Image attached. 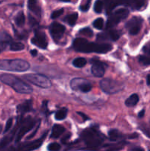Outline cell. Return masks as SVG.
Instances as JSON below:
<instances>
[{"mask_svg":"<svg viewBox=\"0 0 150 151\" xmlns=\"http://www.w3.org/2000/svg\"><path fill=\"white\" fill-rule=\"evenodd\" d=\"M74 50L79 52H96L99 54L107 53L113 50V46L107 43H93L82 38H75L72 44Z\"/></svg>","mask_w":150,"mask_h":151,"instance_id":"cell-1","label":"cell"},{"mask_svg":"<svg viewBox=\"0 0 150 151\" xmlns=\"http://www.w3.org/2000/svg\"><path fill=\"white\" fill-rule=\"evenodd\" d=\"M0 81L3 83L11 87L16 92L20 93V94H31L33 91L32 88L29 84L25 83L24 81H21L19 78H16L14 75L3 74L0 76Z\"/></svg>","mask_w":150,"mask_h":151,"instance_id":"cell-2","label":"cell"},{"mask_svg":"<svg viewBox=\"0 0 150 151\" xmlns=\"http://www.w3.org/2000/svg\"><path fill=\"white\" fill-rule=\"evenodd\" d=\"M30 65L29 62L22 59L0 60V70L24 72L27 71Z\"/></svg>","mask_w":150,"mask_h":151,"instance_id":"cell-3","label":"cell"},{"mask_svg":"<svg viewBox=\"0 0 150 151\" xmlns=\"http://www.w3.org/2000/svg\"><path fill=\"white\" fill-rule=\"evenodd\" d=\"M82 139L87 146L96 147L100 145L105 139V137L99 132L96 128H91L85 130L82 133Z\"/></svg>","mask_w":150,"mask_h":151,"instance_id":"cell-4","label":"cell"},{"mask_svg":"<svg viewBox=\"0 0 150 151\" xmlns=\"http://www.w3.org/2000/svg\"><path fill=\"white\" fill-rule=\"evenodd\" d=\"M107 12H111L119 5L129 7L133 10H139L144 7L146 0H105Z\"/></svg>","mask_w":150,"mask_h":151,"instance_id":"cell-5","label":"cell"},{"mask_svg":"<svg viewBox=\"0 0 150 151\" xmlns=\"http://www.w3.org/2000/svg\"><path fill=\"white\" fill-rule=\"evenodd\" d=\"M101 89L107 94H114L121 91L124 87L122 82L111 79V78H104L100 81Z\"/></svg>","mask_w":150,"mask_h":151,"instance_id":"cell-6","label":"cell"},{"mask_svg":"<svg viewBox=\"0 0 150 151\" xmlns=\"http://www.w3.org/2000/svg\"><path fill=\"white\" fill-rule=\"evenodd\" d=\"M24 78L33 85L41 88H49L51 86V82L49 78L40 74H29Z\"/></svg>","mask_w":150,"mask_h":151,"instance_id":"cell-7","label":"cell"},{"mask_svg":"<svg viewBox=\"0 0 150 151\" xmlns=\"http://www.w3.org/2000/svg\"><path fill=\"white\" fill-rule=\"evenodd\" d=\"M129 13V10L126 8H121L119 10H116L113 14H111L107 19V24H106V28L107 29H110L112 27H114L119 23H120L121 21L124 20L128 16Z\"/></svg>","mask_w":150,"mask_h":151,"instance_id":"cell-8","label":"cell"},{"mask_svg":"<svg viewBox=\"0 0 150 151\" xmlns=\"http://www.w3.org/2000/svg\"><path fill=\"white\" fill-rule=\"evenodd\" d=\"M71 88L74 91H80L82 93H88L92 89V85L87 80L76 78L71 80L70 83Z\"/></svg>","mask_w":150,"mask_h":151,"instance_id":"cell-9","label":"cell"},{"mask_svg":"<svg viewBox=\"0 0 150 151\" xmlns=\"http://www.w3.org/2000/svg\"><path fill=\"white\" fill-rule=\"evenodd\" d=\"M143 19L139 16H134L129 19L125 24V27L127 29L129 33L132 35H137L141 31L143 24Z\"/></svg>","mask_w":150,"mask_h":151,"instance_id":"cell-10","label":"cell"},{"mask_svg":"<svg viewBox=\"0 0 150 151\" xmlns=\"http://www.w3.org/2000/svg\"><path fill=\"white\" fill-rule=\"evenodd\" d=\"M35 126V120L31 117H28L22 121L21 126L19 128L16 137V142H19L21 141L24 136L27 132L30 131Z\"/></svg>","mask_w":150,"mask_h":151,"instance_id":"cell-11","label":"cell"},{"mask_svg":"<svg viewBox=\"0 0 150 151\" xmlns=\"http://www.w3.org/2000/svg\"><path fill=\"white\" fill-rule=\"evenodd\" d=\"M91 63L92 64L91 73L93 74V75L96 78L102 77L106 72V69L107 67V63L98 59H92L91 60Z\"/></svg>","mask_w":150,"mask_h":151,"instance_id":"cell-12","label":"cell"},{"mask_svg":"<svg viewBox=\"0 0 150 151\" xmlns=\"http://www.w3.org/2000/svg\"><path fill=\"white\" fill-rule=\"evenodd\" d=\"M49 32L54 41L57 42L61 39L62 37L64 35L66 32V27L60 23L54 22L50 25Z\"/></svg>","mask_w":150,"mask_h":151,"instance_id":"cell-13","label":"cell"},{"mask_svg":"<svg viewBox=\"0 0 150 151\" xmlns=\"http://www.w3.org/2000/svg\"><path fill=\"white\" fill-rule=\"evenodd\" d=\"M31 42L34 45L37 46L41 49H44V50L46 49L47 46H48L46 35L44 33V32L38 29H35V35L31 39Z\"/></svg>","mask_w":150,"mask_h":151,"instance_id":"cell-14","label":"cell"},{"mask_svg":"<svg viewBox=\"0 0 150 151\" xmlns=\"http://www.w3.org/2000/svg\"><path fill=\"white\" fill-rule=\"evenodd\" d=\"M121 32L119 31L116 30V29H110L107 32H101L97 35V41H116L120 38Z\"/></svg>","mask_w":150,"mask_h":151,"instance_id":"cell-15","label":"cell"},{"mask_svg":"<svg viewBox=\"0 0 150 151\" xmlns=\"http://www.w3.org/2000/svg\"><path fill=\"white\" fill-rule=\"evenodd\" d=\"M46 135H47V131L46 133H44V134L42 135V137H41L40 139H38L37 140H35V141L33 142H31L26 143V144H25L24 145L19 147V149L22 150H36V149L39 148V147L41 146V145L43 144V142H44Z\"/></svg>","mask_w":150,"mask_h":151,"instance_id":"cell-16","label":"cell"},{"mask_svg":"<svg viewBox=\"0 0 150 151\" xmlns=\"http://www.w3.org/2000/svg\"><path fill=\"white\" fill-rule=\"evenodd\" d=\"M143 55L139 56V63L144 66H150V41L147 43L142 50Z\"/></svg>","mask_w":150,"mask_h":151,"instance_id":"cell-17","label":"cell"},{"mask_svg":"<svg viewBox=\"0 0 150 151\" xmlns=\"http://www.w3.org/2000/svg\"><path fill=\"white\" fill-rule=\"evenodd\" d=\"M27 3L28 9L34 14L38 16V17H41V9L39 4H38V0H28Z\"/></svg>","mask_w":150,"mask_h":151,"instance_id":"cell-18","label":"cell"},{"mask_svg":"<svg viewBox=\"0 0 150 151\" xmlns=\"http://www.w3.org/2000/svg\"><path fill=\"white\" fill-rule=\"evenodd\" d=\"M32 100H26L21 104L19 105L17 107V111L21 114H24L29 111H32Z\"/></svg>","mask_w":150,"mask_h":151,"instance_id":"cell-19","label":"cell"},{"mask_svg":"<svg viewBox=\"0 0 150 151\" xmlns=\"http://www.w3.org/2000/svg\"><path fill=\"white\" fill-rule=\"evenodd\" d=\"M66 131V128L60 125H54L51 130V134L50 135V138L51 139H57Z\"/></svg>","mask_w":150,"mask_h":151,"instance_id":"cell-20","label":"cell"},{"mask_svg":"<svg viewBox=\"0 0 150 151\" xmlns=\"http://www.w3.org/2000/svg\"><path fill=\"white\" fill-rule=\"evenodd\" d=\"M108 136L111 141H119L124 138V135L116 129L110 130L108 132Z\"/></svg>","mask_w":150,"mask_h":151,"instance_id":"cell-21","label":"cell"},{"mask_svg":"<svg viewBox=\"0 0 150 151\" xmlns=\"http://www.w3.org/2000/svg\"><path fill=\"white\" fill-rule=\"evenodd\" d=\"M13 42V38L7 32H1L0 34V44L1 47H5L8 44H10Z\"/></svg>","mask_w":150,"mask_h":151,"instance_id":"cell-22","label":"cell"},{"mask_svg":"<svg viewBox=\"0 0 150 151\" xmlns=\"http://www.w3.org/2000/svg\"><path fill=\"white\" fill-rule=\"evenodd\" d=\"M139 101V97L137 94H133L129 96L125 101V105L127 107H134Z\"/></svg>","mask_w":150,"mask_h":151,"instance_id":"cell-23","label":"cell"},{"mask_svg":"<svg viewBox=\"0 0 150 151\" xmlns=\"http://www.w3.org/2000/svg\"><path fill=\"white\" fill-rule=\"evenodd\" d=\"M77 19H78V13H71V14L66 16V17L64 18L63 20H64V22H66L68 24L73 27L74 26L75 24H76Z\"/></svg>","mask_w":150,"mask_h":151,"instance_id":"cell-24","label":"cell"},{"mask_svg":"<svg viewBox=\"0 0 150 151\" xmlns=\"http://www.w3.org/2000/svg\"><path fill=\"white\" fill-rule=\"evenodd\" d=\"M68 114V109L66 108H63V109H60V110L57 111L55 113V117L56 120H63L64 119H66V116Z\"/></svg>","mask_w":150,"mask_h":151,"instance_id":"cell-25","label":"cell"},{"mask_svg":"<svg viewBox=\"0 0 150 151\" xmlns=\"http://www.w3.org/2000/svg\"><path fill=\"white\" fill-rule=\"evenodd\" d=\"M15 22L18 27H22L25 24V16L23 12H19L15 18Z\"/></svg>","mask_w":150,"mask_h":151,"instance_id":"cell-26","label":"cell"},{"mask_svg":"<svg viewBox=\"0 0 150 151\" xmlns=\"http://www.w3.org/2000/svg\"><path fill=\"white\" fill-rule=\"evenodd\" d=\"M73 66L76 68H82L86 65L87 60L84 58H76L73 60Z\"/></svg>","mask_w":150,"mask_h":151,"instance_id":"cell-27","label":"cell"},{"mask_svg":"<svg viewBox=\"0 0 150 151\" xmlns=\"http://www.w3.org/2000/svg\"><path fill=\"white\" fill-rule=\"evenodd\" d=\"M10 49L11 51H21L24 49V45L21 42H12Z\"/></svg>","mask_w":150,"mask_h":151,"instance_id":"cell-28","label":"cell"},{"mask_svg":"<svg viewBox=\"0 0 150 151\" xmlns=\"http://www.w3.org/2000/svg\"><path fill=\"white\" fill-rule=\"evenodd\" d=\"M139 129L147 137L150 138V122L149 123L141 124L139 126Z\"/></svg>","mask_w":150,"mask_h":151,"instance_id":"cell-29","label":"cell"},{"mask_svg":"<svg viewBox=\"0 0 150 151\" xmlns=\"http://www.w3.org/2000/svg\"><path fill=\"white\" fill-rule=\"evenodd\" d=\"M103 6H104V2H103L101 0H96V1H95V3H94V11L96 13H101L103 9Z\"/></svg>","mask_w":150,"mask_h":151,"instance_id":"cell-30","label":"cell"},{"mask_svg":"<svg viewBox=\"0 0 150 151\" xmlns=\"http://www.w3.org/2000/svg\"><path fill=\"white\" fill-rule=\"evenodd\" d=\"M79 34L82 35H85V36L88 37V38H91V37L94 35V32H93L92 29L90 27H84L82 29L79 30Z\"/></svg>","mask_w":150,"mask_h":151,"instance_id":"cell-31","label":"cell"},{"mask_svg":"<svg viewBox=\"0 0 150 151\" xmlns=\"http://www.w3.org/2000/svg\"><path fill=\"white\" fill-rule=\"evenodd\" d=\"M93 26L97 29H102L103 27H104V20L102 18H98V19H95L93 22Z\"/></svg>","mask_w":150,"mask_h":151,"instance_id":"cell-32","label":"cell"},{"mask_svg":"<svg viewBox=\"0 0 150 151\" xmlns=\"http://www.w3.org/2000/svg\"><path fill=\"white\" fill-rule=\"evenodd\" d=\"M60 148H61V146L57 142L51 143V144L49 145L48 147H47L48 150H50V151H57L60 150Z\"/></svg>","mask_w":150,"mask_h":151,"instance_id":"cell-33","label":"cell"},{"mask_svg":"<svg viewBox=\"0 0 150 151\" xmlns=\"http://www.w3.org/2000/svg\"><path fill=\"white\" fill-rule=\"evenodd\" d=\"M64 13V9L61 8V9H59V10H54V11L51 13V18L52 19H55L57 18L60 17L63 13Z\"/></svg>","mask_w":150,"mask_h":151,"instance_id":"cell-34","label":"cell"},{"mask_svg":"<svg viewBox=\"0 0 150 151\" xmlns=\"http://www.w3.org/2000/svg\"><path fill=\"white\" fill-rule=\"evenodd\" d=\"M91 0H88V1H87L85 4L79 6V10L82 12L88 11L90 8V6H91Z\"/></svg>","mask_w":150,"mask_h":151,"instance_id":"cell-35","label":"cell"},{"mask_svg":"<svg viewBox=\"0 0 150 151\" xmlns=\"http://www.w3.org/2000/svg\"><path fill=\"white\" fill-rule=\"evenodd\" d=\"M13 118H10V119L7 121V122H6L5 128H4V134H6L7 132H8L9 130L11 128L12 125H13Z\"/></svg>","mask_w":150,"mask_h":151,"instance_id":"cell-36","label":"cell"},{"mask_svg":"<svg viewBox=\"0 0 150 151\" xmlns=\"http://www.w3.org/2000/svg\"><path fill=\"white\" fill-rule=\"evenodd\" d=\"M77 114H79V115H80V116H82V118H83L84 120H87V119H90V118L88 117V116H86L85 114H84L83 113H80V112H77Z\"/></svg>","mask_w":150,"mask_h":151,"instance_id":"cell-37","label":"cell"},{"mask_svg":"<svg viewBox=\"0 0 150 151\" xmlns=\"http://www.w3.org/2000/svg\"><path fill=\"white\" fill-rule=\"evenodd\" d=\"M144 114H145V110H144V109H142V110H141V111L138 113V117L143 118V117H144Z\"/></svg>","mask_w":150,"mask_h":151,"instance_id":"cell-38","label":"cell"},{"mask_svg":"<svg viewBox=\"0 0 150 151\" xmlns=\"http://www.w3.org/2000/svg\"><path fill=\"white\" fill-rule=\"evenodd\" d=\"M30 53H31V55L33 56V57H35V56L38 55V51H37L36 50H32L30 51Z\"/></svg>","mask_w":150,"mask_h":151,"instance_id":"cell-39","label":"cell"},{"mask_svg":"<svg viewBox=\"0 0 150 151\" xmlns=\"http://www.w3.org/2000/svg\"><path fill=\"white\" fill-rule=\"evenodd\" d=\"M146 83L148 86H150V74L146 77Z\"/></svg>","mask_w":150,"mask_h":151,"instance_id":"cell-40","label":"cell"},{"mask_svg":"<svg viewBox=\"0 0 150 151\" xmlns=\"http://www.w3.org/2000/svg\"><path fill=\"white\" fill-rule=\"evenodd\" d=\"M132 150H144V149L141 148V147H133V148H132Z\"/></svg>","mask_w":150,"mask_h":151,"instance_id":"cell-41","label":"cell"},{"mask_svg":"<svg viewBox=\"0 0 150 151\" xmlns=\"http://www.w3.org/2000/svg\"><path fill=\"white\" fill-rule=\"evenodd\" d=\"M60 1H64V2H69V1H70L71 0H60Z\"/></svg>","mask_w":150,"mask_h":151,"instance_id":"cell-42","label":"cell"},{"mask_svg":"<svg viewBox=\"0 0 150 151\" xmlns=\"http://www.w3.org/2000/svg\"><path fill=\"white\" fill-rule=\"evenodd\" d=\"M1 128H2V127H1V125H0V133H1Z\"/></svg>","mask_w":150,"mask_h":151,"instance_id":"cell-43","label":"cell"},{"mask_svg":"<svg viewBox=\"0 0 150 151\" xmlns=\"http://www.w3.org/2000/svg\"><path fill=\"white\" fill-rule=\"evenodd\" d=\"M0 52H1V50H0Z\"/></svg>","mask_w":150,"mask_h":151,"instance_id":"cell-44","label":"cell"}]
</instances>
